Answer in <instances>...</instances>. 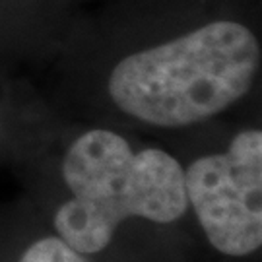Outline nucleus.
<instances>
[{"instance_id":"1","label":"nucleus","mask_w":262,"mask_h":262,"mask_svg":"<svg viewBox=\"0 0 262 262\" xmlns=\"http://www.w3.org/2000/svg\"><path fill=\"white\" fill-rule=\"evenodd\" d=\"M260 45L237 21H214L122 58L109 76L115 105L154 126H188L225 111L254 84Z\"/></svg>"},{"instance_id":"2","label":"nucleus","mask_w":262,"mask_h":262,"mask_svg":"<svg viewBox=\"0 0 262 262\" xmlns=\"http://www.w3.org/2000/svg\"><path fill=\"white\" fill-rule=\"evenodd\" d=\"M62 177L72 200L56 210L55 229L82 254L103 251L128 217L171 224L188 208L177 159L154 148L132 151L109 130L82 134L66 151Z\"/></svg>"},{"instance_id":"3","label":"nucleus","mask_w":262,"mask_h":262,"mask_svg":"<svg viewBox=\"0 0 262 262\" xmlns=\"http://www.w3.org/2000/svg\"><path fill=\"white\" fill-rule=\"evenodd\" d=\"M185 194L208 241L227 256L262 245V132L245 130L229 150L185 169Z\"/></svg>"},{"instance_id":"4","label":"nucleus","mask_w":262,"mask_h":262,"mask_svg":"<svg viewBox=\"0 0 262 262\" xmlns=\"http://www.w3.org/2000/svg\"><path fill=\"white\" fill-rule=\"evenodd\" d=\"M19 262H88L84 254L78 253L60 237H47L33 243L21 254Z\"/></svg>"}]
</instances>
